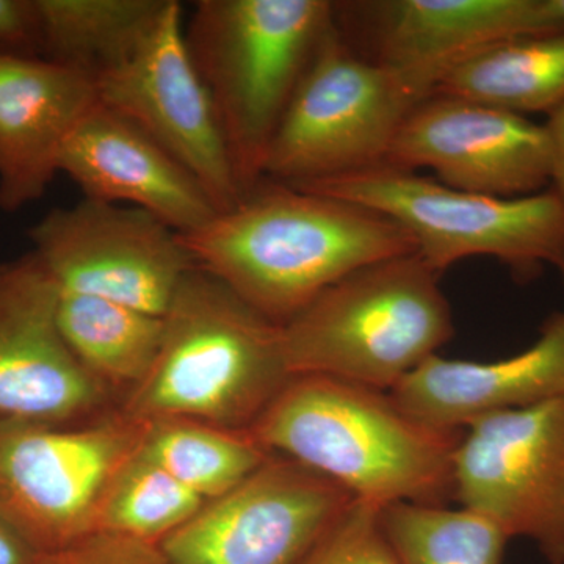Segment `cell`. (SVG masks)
Returning a JSON list of instances; mask_svg holds the SVG:
<instances>
[{"mask_svg":"<svg viewBox=\"0 0 564 564\" xmlns=\"http://www.w3.org/2000/svg\"><path fill=\"white\" fill-rule=\"evenodd\" d=\"M180 237L196 267L280 325L356 270L417 252L391 218L280 182Z\"/></svg>","mask_w":564,"mask_h":564,"instance_id":"1","label":"cell"},{"mask_svg":"<svg viewBox=\"0 0 564 564\" xmlns=\"http://www.w3.org/2000/svg\"><path fill=\"white\" fill-rule=\"evenodd\" d=\"M248 432L269 454L303 464L378 508L454 499L463 430L415 417L391 392L296 375Z\"/></svg>","mask_w":564,"mask_h":564,"instance_id":"2","label":"cell"},{"mask_svg":"<svg viewBox=\"0 0 564 564\" xmlns=\"http://www.w3.org/2000/svg\"><path fill=\"white\" fill-rule=\"evenodd\" d=\"M163 321L158 359L129 400L133 421H206L248 432L293 377L282 325L199 267Z\"/></svg>","mask_w":564,"mask_h":564,"instance_id":"3","label":"cell"},{"mask_svg":"<svg viewBox=\"0 0 564 564\" xmlns=\"http://www.w3.org/2000/svg\"><path fill=\"white\" fill-rule=\"evenodd\" d=\"M334 20L328 0H199L193 7L185 41L243 196L261 185L274 133Z\"/></svg>","mask_w":564,"mask_h":564,"instance_id":"4","label":"cell"},{"mask_svg":"<svg viewBox=\"0 0 564 564\" xmlns=\"http://www.w3.org/2000/svg\"><path fill=\"white\" fill-rule=\"evenodd\" d=\"M440 276L413 252L337 281L282 323L289 370L393 391L454 337Z\"/></svg>","mask_w":564,"mask_h":564,"instance_id":"5","label":"cell"},{"mask_svg":"<svg viewBox=\"0 0 564 564\" xmlns=\"http://www.w3.org/2000/svg\"><path fill=\"white\" fill-rule=\"evenodd\" d=\"M292 187L391 218L440 274L466 259L492 258L518 282L533 281L545 269L564 280V202L552 191L497 198L386 165Z\"/></svg>","mask_w":564,"mask_h":564,"instance_id":"6","label":"cell"},{"mask_svg":"<svg viewBox=\"0 0 564 564\" xmlns=\"http://www.w3.org/2000/svg\"><path fill=\"white\" fill-rule=\"evenodd\" d=\"M432 95L421 77L352 52L334 24L274 133L263 177L302 185L384 165L400 126Z\"/></svg>","mask_w":564,"mask_h":564,"instance_id":"7","label":"cell"},{"mask_svg":"<svg viewBox=\"0 0 564 564\" xmlns=\"http://www.w3.org/2000/svg\"><path fill=\"white\" fill-rule=\"evenodd\" d=\"M147 423L0 429V513L43 554L98 532L104 500Z\"/></svg>","mask_w":564,"mask_h":564,"instance_id":"8","label":"cell"},{"mask_svg":"<svg viewBox=\"0 0 564 564\" xmlns=\"http://www.w3.org/2000/svg\"><path fill=\"white\" fill-rule=\"evenodd\" d=\"M454 500L510 540L564 564V399L484 415L464 426Z\"/></svg>","mask_w":564,"mask_h":564,"instance_id":"9","label":"cell"},{"mask_svg":"<svg viewBox=\"0 0 564 564\" xmlns=\"http://www.w3.org/2000/svg\"><path fill=\"white\" fill-rule=\"evenodd\" d=\"M58 291L165 317L195 262L180 234L137 207L84 198L29 229Z\"/></svg>","mask_w":564,"mask_h":564,"instance_id":"10","label":"cell"},{"mask_svg":"<svg viewBox=\"0 0 564 564\" xmlns=\"http://www.w3.org/2000/svg\"><path fill=\"white\" fill-rule=\"evenodd\" d=\"M351 502L329 478L272 454L159 547L169 564H304Z\"/></svg>","mask_w":564,"mask_h":564,"instance_id":"11","label":"cell"},{"mask_svg":"<svg viewBox=\"0 0 564 564\" xmlns=\"http://www.w3.org/2000/svg\"><path fill=\"white\" fill-rule=\"evenodd\" d=\"M176 0L139 47L96 77L98 101L128 118L173 155L209 193L218 214L245 198L220 120L185 41Z\"/></svg>","mask_w":564,"mask_h":564,"instance_id":"12","label":"cell"},{"mask_svg":"<svg viewBox=\"0 0 564 564\" xmlns=\"http://www.w3.org/2000/svg\"><path fill=\"white\" fill-rule=\"evenodd\" d=\"M384 165L433 170L455 191L519 198L551 187L552 152L544 124L434 93L400 126Z\"/></svg>","mask_w":564,"mask_h":564,"instance_id":"13","label":"cell"},{"mask_svg":"<svg viewBox=\"0 0 564 564\" xmlns=\"http://www.w3.org/2000/svg\"><path fill=\"white\" fill-rule=\"evenodd\" d=\"M57 304L35 252L0 263V429L68 426L102 402L101 381L63 339Z\"/></svg>","mask_w":564,"mask_h":564,"instance_id":"14","label":"cell"},{"mask_svg":"<svg viewBox=\"0 0 564 564\" xmlns=\"http://www.w3.org/2000/svg\"><path fill=\"white\" fill-rule=\"evenodd\" d=\"M61 173L79 185L85 198L137 207L180 234L202 228L218 214L184 165L99 101L66 141Z\"/></svg>","mask_w":564,"mask_h":564,"instance_id":"15","label":"cell"},{"mask_svg":"<svg viewBox=\"0 0 564 564\" xmlns=\"http://www.w3.org/2000/svg\"><path fill=\"white\" fill-rule=\"evenodd\" d=\"M98 101L87 74L0 54V210L39 202L61 173L63 148Z\"/></svg>","mask_w":564,"mask_h":564,"instance_id":"16","label":"cell"},{"mask_svg":"<svg viewBox=\"0 0 564 564\" xmlns=\"http://www.w3.org/2000/svg\"><path fill=\"white\" fill-rule=\"evenodd\" d=\"M366 3L375 18V62L440 82L505 41L564 32L545 0H389Z\"/></svg>","mask_w":564,"mask_h":564,"instance_id":"17","label":"cell"},{"mask_svg":"<svg viewBox=\"0 0 564 564\" xmlns=\"http://www.w3.org/2000/svg\"><path fill=\"white\" fill-rule=\"evenodd\" d=\"M391 395L415 417L455 430L484 415L564 399V311L545 318L525 350L488 362L433 356Z\"/></svg>","mask_w":564,"mask_h":564,"instance_id":"18","label":"cell"},{"mask_svg":"<svg viewBox=\"0 0 564 564\" xmlns=\"http://www.w3.org/2000/svg\"><path fill=\"white\" fill-rule=\"evenodd\" d=\"M437 95L527 117L564 101V32L505 41L452 69Z\"/></svg>","mask_w":564,"mask_h":564,"instance_id":"19","label":"cell"},{"mask_svg":"<svg viewBox=\"0 0 564 564\" xmlns=\"http://www.w3.org/2000/svg\"><path fill=\"white\" fill-rule=\"evenodd\" d=\"M166 0H39L43 58L93 80L131 57Z\"/></svg>","mask_w":564,"mask_h":564,"instance_id":"20","label":"cell"},{"mask_svg":"<svg viewBox=\"0 0 564 564\" xmlns=\"http://www.w3.org/2000/svg\"><path fill=\"white\" fill-rule=\"evenodd\" d=\"M57 321L69 350L93 377L133 388L151 372L165 333L163 317L62 291Z\"/></svg>","mask_w":564,"mask_h":564,"instance_id":"21","label":"cell"},{"mask_svg":"<svg viewBox=\"0 0 564 564\" xmlns=\"http://www.w3.org/2000/svg\"><path fill=\"white\" fill-rule=\"evenodd\" d=\"M140 454L206 502L242 484L272 455L250 432L192 421L147 423Z\"/></svg>","mask_w":564,"mask_h":564,"instance_id":"22","label":"cell"},{"mask_svg":"<svg viewBox=\"0 0 564 564\" xmlns=\"http://www.w3.org/2000/svg\"><path fill=\"white\" fill-rule=\"evenodd\" d=\"M400 564H503L507 536L469 508L399 502L380 508Z\"/></svg>","mask_w":564,"mask_h":564,"instance_id":"23","label":"cell"},{"mask_svg":"<svg viewBox=\"0 0 564 564\" xmlns=\"http://www.w3.org/2000/svg\"><path fill=\"white\" fill-rule=\"evenodd\" d=\"M147 456L137 454L122 467L104 500L99 530L159 544L206 505Z\"/></svg>","mask_w":564,"mask_h":564,"instance_id":"24","label":"cell"},{"mask_svg":"<svg viewBox=\"0 0 564 564\" xmlns=\"http://www.w3.org/2000/svg\"><path fill=\"white\" fill-rule=\"evenodd\" d=\"M304 564H400L381 527L380 508L352 499Z\"/></svg>","mask_w":564,"mask_h":564,"instance_id":"25","label":"cell"},{"mask_svg":"<svg viewBox=\"0 0 564 564\" xmlns=\"http://www.w3.org/2000/svg\"><path fill=\"white\" fill-rule=\"evenodd\" d=\"M46 564H169L159 544L124 536L93 532L80 541L50 555Z\"/></svg>","mask_w":564,"mask_h":564,"instance_id":"26","label":"cell"},{"mask_svg":"<svg viewBox=\"0 0 564 564\" xmlns=\"http://www.w3.org/2000/svg\"><path fill=\"white\" fill-rule=\"evenodd\" d=\"M0 54L43 58L39 0H0Z\"/></svg>","mask_w":564,"mask_h":564,"instance_id":"27","label":"cell"},{"mask_svg":"<svg viewBox=\"0 0 564 564\" xmlns=\"http://www.w3.org/2000/svg\"><path fill=\"white\" fill-rule=\"evenodd\" d=\"M47 558L0 513V564H46Z\"/></svg>","mask_w":564,"mask_h":564,"instance_id":"28","label":"cell"},{"mask_svg":"<svg viewBox=\"0 0 564 564\" xmlns=\"http://www.w3.org/2000/svg\"><path fill=\"white\" fill-rule=\"evenodd\" d=\"M544 128L552 152L551 188L564 202V101L547 115Z\"/></svg>","mask_w":564,"mask_h":564,"instance_id":"29","label":"cell"},{"mask_svg":"<svg viewBox=\"0 0 564 564\" xmlns=\"http://www.w3.org/2000/svg\"><path fill=\"white\" fill-rule=\"evenodd\" d=\"M556 24L564 31V0H545Z\"/></svg>","mask_w":564,"mask_h":564,"instance_id":"30","label":"cell"}]
</instances>
